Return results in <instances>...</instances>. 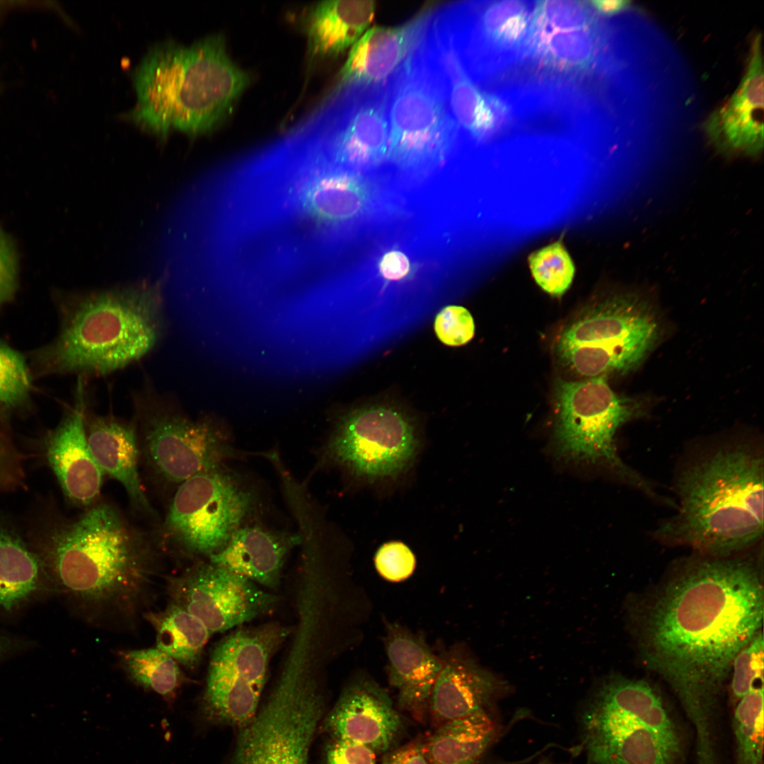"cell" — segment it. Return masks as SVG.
<instances>
[{"mask_svg":"<svg viewBox=\"0 0 764 764\" xmlns=\"http://www.w3.org/2000/svg\"><path fill=\"white\" fill-rule=\"evenodd\" d=\"M378 266L381 275L388 281H399L406 277L411 267L407 257L394 250L384 254Z\"/></svg>","mask_w":764,"mask_h":764,"instance_id":"obj_42","label":"cell"},{"mask_svg":"<svg viewBox=\"0 0 764 764\" xmlns=\"http://www.w3.org/2000/svg\"><path fill=\"white\" fill-rule=\"evenodd\" d=\"M300 544L299 532L247 525L236 531L227 544L208 561L257 584L275 589L280 584L289 552Z\"/></svg>","mask_w":764,"mask_h":764,"instance_id":"obj_23","label":"cell"},{"mask_svg":"<svg viewBox=\"0 0 764 764\" xmlns=\"http://www.w3.org/2000/svg\"><path fill=\"white\" fill-rule=\"evenodd\" d=\"M50 586L45 565L15 532L0 528V611L21 608Z\"/></svg>","mask_w":764,"mask_h":764,"instance_id":"obj_27","label":"cell"},{"mask_svg":"<svg viewBox=\"0 0 764 764\" xmlns=\"http://www.w3.org/2000/svg\"><path fill=\"white\" fill-rule=\"evenodd\" d=\"M323 711L316 675L280 674L267 703L240 736L235 764H307Z\"/></svg>","mask_w":764,"mask_h":764,"instance_id":"obj_14","label":"cell"},{"mask_svg":"<svg viewBox=\"0 0 764 764\" xmlns=\"http://www.w3.org/2000/svg\"><path fill=\"white\" fill-rule=\"evenodd\" d=\"M132 405L141 464L163 488L174 491L187 479L228 460L266 456L237 448L220 422L210 416L191 417L149 380L133 393Z\"/></svg>","mask_w":764,"mask_h":764,"instance_id":"obj_6","label":"cell"},{"mask_svg":"<svg viewBox=\"0 0 764 764\" xmlns=\"http://www.w3.org/2000/svg\"><path fill=\"white\" fill-rule=\"evenodd\" d=\"M587 712L634 722L684 739L677 720L661 695L644 680L612 675L602 681Z\"/></svg>","mask_w":764,"mask_h":764,"instance_id":"obj_25","label":"cell"},{"mask_svg":"<svg viewBox=\"0 0 764 764\" xmlns=\"http://www.w3.org/2000/svg\"><path fill=\"white\" fill-rule=\"evenodd\" d=\"M660 330L656 312L644 296L621 292L582 311L562 330L555 349L562 365L574 374L606 377L637 367Z\"/></svg>","mask_w":764,"mask_h":764,"instance_id":"obj_8","label":"cell"},{"mask_svg":"<svg viewBox=\"0 0 764 764\" xmlns=\"http://www.w3.org/2000/svg\"><path fill=\"white\" fill-rule=\"evenodd\" d=\"M763 68L761 37L752 44L746 72L730 98L708 117L704 129L724 156L758 158L763 149Z\"/></svg>","mask_w":764,"mask_h":764,"instance_id":"obj_17","label":"cell"},{"mask_svg":"<svg viewBox=\"0 0 764 764\" xmlns=\"http://www.w3.org/2000/svg\"><path fill=\"white\" fill-rule=\"evenodd\" d=\"M532 276L538 285L553 296H561L572 284L575 269L562 238L528 257Z\"/></svg>","mask_w":764,"mask_h":764,"instance_id":"obj_34","label":"cell"},{"mask_svg":"<svg viewBox=\"0 0 764 764\" xmlns=\"http://www.w3.org/2000/svg\"><path fill=\"white\" fill-rule=\"evenodd\" d=\"M260 504L257 488L223 464L175 488L156 533L161 543L187 556L208 559L248 525Z\"/></svg>","mask_w":764,"mask_h":764,"instance_id":"obj_9","label":"cell"},{"mask_svg":"<svg viewBox=\"0 0 764 764\" xmlns=\"http://www.w3.org/2000/svg\"><path fill=\"white\" fill-rule=\"evenodd\" d=\"M536 764H555V763H552V762H549V761H542V762H540V763H536Z\"/></svg>","mask_w":764,"mask_h":764,"instance_id":"obj_46","label":"cell"},{"mask_svg":"<svg viewBox=\"0 0 764 764\" xmlns=\"http://www.w3.org/2000/svg\"><path fill=\"white\" fill-rule=\"evenodd\" d=\"M295 129L338 166L359 173L378 167L388 149V83L340 85Z\"/></svg>","mask_w":764,"mask_h":764,"instance_id":"obj_12","label":"cell"},{"mask_svg":"<svg viewBox=\"0 0 764 764\" xmlns=\"http://www.w3.org/2000/svg\"><path fill=\"white\" fill-rule=\"evenodd\" d=\"M434 328L441 342L453 347L468 343L475 334L473 316L461 306L451 305L442 308L435 318Z\"/></svg>","mask_w":764,"mask_h":764,"instance_id":"obj_37","label":"cell"},{"mask_svg":"<svg viewBox=\"0 0 764 764\" xmlns=\"http://www.w3.org/2000/svg\"><path fill=\"white\" fill-rule=\"evenodd\" d=\"M587 2L591 8L606 16H613L626 10L631 3L626 0H591Z\"/></svg>","mask_w":764,"mask_h":764,"instance_id":"obj_44","label":"cell"},{"mask_svg":"<svg viewBox=\"0 0 764 764\" xmlns=\"http://www.w3.org/2000/svg\"><path fill=\"white\" fill-rule=\"evenodd\" d=\"M763 458L746 446L723 447L686 467L677 482L678 512L656 538L713 557L753 545L763 533Z\"/></svg>","mask_w":764,"mask_h":764,"instance_id":"obj_5","label":"cell"},{"mask_svg":"<svg viewBox=\"0 0 764 764\" xmlns=\"http://www.w3.org/2000/svg\"><path fill=\"white\" fill-rule=\"evenodd\" d=\"M289 634L290 628L270 622L236 629L222 638L209 657L202 701L204 714L246 727L257 714L270 662Z\"/></svg>","mask_w":764,"mask_h":764,"instance_id":"obj_13","label":"cell"},{"mask_svg":"<svg viewBox=\"0 0 764 764\" xmlns=\"http://www.w3.org/2000/svg\"><path fill=\"white\" fill-rule=\"evenodd\" d=\"M434 7L396 27L371 28L355 42L340 71V85L387 83L425 35Z\"/></svg>","mask_w":764,"mask_h":764,"instance_id":"obj_21","label":"cell"},{"mask_svg":"<svg viewBox=\"0 0 764 764\" xmlns=\"http://www.w3.org/2000/svg\"><path fill=\"white\" fill-rule=\"evenodd\" d=\"M142 618L155 631L157 649L185 668L198 666L212 634L197 618L170 602L162 610H148Z\"/></svg>","mask_w":764,"mask_h":764,"instance_id":"obj_29","label":"cell"},{"mask_svg":"<svg viewBox=\"0 0 764 764\" xmlns=\"http://www.w3.org/2000/svg\"><path fill=\"white\" fill-rule=\"evenodd\" d=\"M596 26L578 30L528 34L526 42L532 57L545 67L566 74L586 71L598 50Z\"/></svg>","mask_w":764,"mask_h":764,"instance_id":"obj_30","label":"cell"},{"mask_svg":"<svg viewBox=\"0 0 764 764\" xmlns=\"http://www.w3.org/2000/svg\"><path fill=\"white\" fill-rule=\"evenodd\" d=\"M763 579L752 562L712 557L687 565L642 616L645 661L679 701H719L737 654L762 630Z\"/></svg>","mask_w":764,"mask_h":764,"instance_id":"obj_1","label":"cell"},{"mask_svg":"<svg viewBox=\"0 0 764 764\" xmlns=\"http://www.w3.org/2000/svg\"><path fill=\"white\" fill-rule=\"evenodd\" d=\"M121 668L134 685L171 702L185 681L180 666L155 647L119 652Z\"/></svg>","mask_w":764,"mask_h":764,"instance_id":"obj_31","label":"cell"},{"mask_svg":"<svg viewBox=\"0 0 764 764\" xmlns=\"http://www.w3.org/2000/svg\"><path fill=\"white\" fill-rule=\"evenodd\" d=\"M372 1H325L311 11L307 21L308 48L313 57H335L361 37L371 22Z\"/></svg>","mask_w":764,"mask_h":764,"instance_id":"obj_26","label":"cell"},{"mask_svg":"<svg viewBox=\"0 0 764 764\" xmlns=\"http://www.w3.org/2000/svg\"><path fill=\"white\" fill-rule=\"evenodd\" d=\"M85 428L89 448L104 476L120 483L137 512L156 519L140 476L141 454L133 419L126 420L112 413L98 414L88 403Z\"/></svg>","mask_w":764,"mask_h":764,"instance_id":"obj_20","label":"cell"},{"mask_svg":"<svg viewBox=\"0 0 764 764\" xmlns=\"http://www.w3.org/2000/svg\"><path fill=\"white\" fill-rule=\"evenodd\" d=\"M375 567L385 579L398 582L410 577L416 566V558L410 548L398 540L383 543L376 552Z\"/></svg>","mask_w":764,"mask_h":764,"instance_id":"obj_38","label":"cell"},{"mask_svg":"<svg viewBox=\"0 0 764 764\" xmlns=\"http://www.w3.org/2000/svg\"><path fill=\"white\" fill-rule=\"evenodd\" d=\"M17 256L11 239L0 228V308L17 289Z\"/></svg>","mask_w":764,"mask_h":764,"instance_id":"obj_40","label":"cell"},{"mask_svg":"<svg viewBox=\"0 0 764 764\" xmlns=\"http://www.w3.org/2000/svg\"><path fill=\"white\" fill-rule=\"evenodd\" d=\"M385 648L388 680L397 690L399 705L421 717L429 707L443 661L432 652L422 636L397 623L387 625Z\"/></svg>","mask_w":764,"mask_h":764,"instance_id":"obj_22","label":"cell"},{"mask_svg":"<svg viewBox=\"0 0 764 764\" xmlns=\"http://www.w3.org/2000/svg\"><path fill=\"white\" fill-rule=\"evenodd\" d=\"M414 422L392 407L344 415L320 448L318 467L335 468L362 487L395 486L411 473L421 451Z\"/></svg>","mask_w":764,"mask_h":764,"instance_id":"obj_11","label":"cell"},{"mask_svg":"<svg viewBox=\"0 0 764 764\" xmlns=\"http://www.w3.org/2000/svg\"><path fill=\"white\" fill-rule=\"evenodd\" d=\"M496 734L483 710L437 726L424 747L430 764H477Z\"/></svg>","mask_w":764,"mask_h":764,"instance_id":"obj_28","label":"cell"},{"mask_svg":"<svg viewBox=\"0 0 764 764\" xmlns=\"http://www.w3.org/2000/svg\"><path fill=\"white\" fill-rule=\"evenodd\" d=\"M166 279L163 274L154 282L145 279L67 296L61 304L57 337L32 355L34 374H77L88 379L147 356L164 334Z\"/></svg>","mask_w":764,"mask_h":764,"instance_id":"obj_3","label":"cell"},{"mask_svg":"<svg viewBox=\"0 0 764 764\" xmlns=\"http://www.w3.org/2000/svg\"><path fill=\"white\" fill-rule=\"evenodd\" d=\"M736 764L763 763V686L736 702L733 715Z\"/></svg>","mask_w":764,"mask_h":764,"instance_id":"obj_32","label":"cell"},{"mask_svg":"<svg viewBox=\"0 0 764 764\" xmlns=\"http://www.w3.org/2000/svg\"><path fill=\"white\" fill-rule=\"evenodd\" d=\"M507 685L468 656L457 654L443 661L429 698L436 727L485 707L506 690Z\"/></svg>","mask_w":764,"mask_h":764,"instance_id":"obj_24","label":"cell"},{"mask_svg":"<svg viewBox=\"0 0 764 764\" xmlns=\"http://www.w3.org/2000/svg\"><path fill=\"white\" fill-rule=\"evenodd\" d=\"M25 478L22 453L0 430V493L20 489Z\"/></svg>","mask_w":764,"mask_h":764,"instance_id":"obj_39","label":"cell"},{"mask_svg":"<svg viewBox=\"0 0 764 764\" xmlns=\"http://www.w3.org/2000/svg\"><path fill=\"white\" fill-rule=\"evenodd\" d=\"M763 635L758 632L735 656L731 671L730 690L736 702L763 682Z\"/></svg>","mask_w":764,"mask_h":764,"instance_id":"obj_36","label":"cell"},{"mask_svg":"<svg viewBox=\"0 0 764 764\" xmlns=\"http://www.w3.org/2000/svg\"><path fill=\"white\" fill-rule=\"evenodd\" d=\"M327 764H376V753L363 744L334 740L327 752Z\"/></svg>","mask_w":764,"mask_h":764,"instance_id":"obj_41","label":"cell"},{"mask_svg":"<svg viewBox=\"0 0 764 764\" xmlns=\"http://www.w3.org/2000/svg\"><path fill=\"white\" fill-rule=\"evenodd\" d=\"M583 724L584 746L594 764H684V739L586 712Z\"/></svg>","mask_w":764,"mask_h":764,"instance_id":"obj_18","label":"cell"},{"mask_svg":"<svg viewBox=\"0 0 764 764\" xmlns=\"http://www.w3.org/2000/svg\"><path fill=\"white\" fill-rule=\"evenodd\" d=\"M170 603L197 618L212 635L272 611L277 597L247 578L198 561L166 580Z\"/></svg>","mask_w":764,"mask_h":764,"instance_id":"obj_15","label":"cell"},{"mask_svg":"<svg viewBox=\"0 0 764 764\" xmlns=\"http://www.w3.org/2000/svg\"><path fill=\"white\" fill-rule=\"evenodd\" d=\"M388 149L398 169L421 172L443 163L460 134L434 62L423 40L388 82Z\"/></svg>","mask_w":764,"mask_h":764,"instance_id":"obj_7","label":"cell"},{"mask_svg":"<svg viewBox=\"0 0 764 764\" xmlns=\"http://www.w3.org/2000/svg\"><path fill=\"white\" fill-rule=\"evenodd\" d=\"M16 645L10 637L0 632V659L8 654Z\"/></svg>","mask_w":764,"mask_h":764,"instance_id":"obj_45","label":"cell"},{"mask_svg":"<svg viewBox=\"0 0 764 764\" xmlns=\"http://www.w3.org/2000/svg\"><path fill=\"white\" fill-rule=\"evenodd\" d=\"M555 439L567 459L603 465L628 483L654 494L652 486L618 456L615 434L626 422L646 414L645 398L615 392L606 376L557 382Z\"/></svg>","mask_w":764,"mask_h":764,"instance_id":"obj_10","label":"cell"},{"mask_svg":"<svg viewBox=\"0 0 764 764\" xmlns=\"http://www.w3.org/2000/svg\"><path fill=\"white\" fill-rule=\"evenodd\" d=\"M161 542L100 499L48 532L41 557L50 586L86 623L134 627L148 611L161 568Z\"/></svg>","mask_w":764,"mask_h":764,"instance_id":"obj_2","label":"cell"},{"mask_svg":"<svg viewBox=\"0 0 764 764\" xmlns=\"http://www.w3.org/2000/svg\"><path fill=\"white\" fill-rule=\"evenodd\" d=\"M381 764H430L424 742L408 743L389 753Z\"/></svg>","mask_w":764,"mask_h":764,"instance_id":"obj_43","label":"cell"},{"mask_svg":"<svg viewBox=\"0 0 764 764\" xmlns=\"http://www.w3.org/2000/svg\"><path fill=\"white\" fill-rule=\"evenodd\" d=\"M596 26V19L587 1H538L528 34L578 30Z\"/></svg>","mask_w":764,"mask_h":764,"instance_id":"obj_35","label":"cell"},{"mask_svg":"<svg viewBox=\"0 0 764 764\" xmlns=\"http://www.w3.org/2000/svg\"><path fill=\"white\" fill-rule=\"evenodd\" d=\"M135 106L123 118L161 140L173 130L195 137L230 112L249 76L228 58L223 38L153 46L135 68Z\"/></svg>","mask_w":764,"mask_h":764,"instance_id":"obj_4","label":"cell"},{"mask_svg":"<svg viewBox=\"0 0 764 764\" xmlns=\"http://www.w3.org/2000/svg\"><path fill=\"white\" fill-rule=\"evenodd\" d=\"M86 381L79 377L73 405L45 440L46 459L65 497L83 509L101 499L105 477L86 439Z\"/></svg>","mask_w":764,"mask_h":764,"instance_id":"obj_16","label":"cell"},{"mask_svg":"<svg viewBox=\"0 0 764 764\" xmlns=\"http://www.w3.org/2000/svg\"><path fill=\"white\" fill-rule=\"evenodd\" d=\"M334 740L388 751L398 736L401 718L387 693L373 680L359 678L343 690L327 721Z\"/></svg>","mask_w":764,"mask_h":764,"instance_id":"obj_19","label":"cell"},{"mask_svg":"<svg viewBox=\"0 0 764 764\" xmlns=\"http://www.w3.org/2000/svg\"><path fill=\"white\" fill-rule=\"evenodd\" d=\"M32 378L28 365L18 352L0 342V417L25 410L30 403Z\"/></svg>","mask_w":764,"mask_h":764,"instance_id":"obj_33","label":"cell"}]
</instances>
